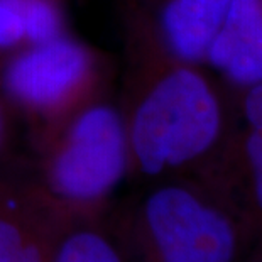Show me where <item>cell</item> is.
I'll return each mask as SVG.
<instances>
[{
	"mask_svg": "<svg viewBox=\"0 0 262 262\" xmlns=\"http://www.w3.org/2000/svg\"><path fill=\"white\" fill-rule=\"evenodd\" d=\"M114 73L108 54L70 31L0 61V90L32 144L110 93Z\"/></svg>",
	"mask_w": 262,
	"mask_h": 262,
	"instance_id": "cell-4",
	"label": "cell"
},
{
	"mask_svg": "<svg viewBox=\"0 0 262 262\" xmlns=\"http://www.w3.org/2000/svg\"><path fill=\"white\" fill-rule=\"evenodd\" d=\"M17 125L19 122L15 120L7 100L4 98L2 90H0V171L5 169L9 159L12 158Z\"/></svg>",
	"mask_w": 262,
	"mask_h": 262,
	"instance_id": "cell-11",
	"label": "cell"
},
{
	"mask_svg": "<svg viewBox=\"0 0 262 262\" xmlns=\"http://www.w3.org/2000/svg\"><path fill=\"white\" fill-rule=\"evenodd\" d=\"M66 0H0V61L70 32Z\"/></svg>",
	"mask_w": 262,
	"mask_h": 262,
	"instance_id": "cell-9",
	"label": "cell"
},
{
	"mask_svg": "<svg viewBox=\"0 0 262 262\" xmlns=\"http://www.w3.org/2000/svg\"><path fill=\"white\" fill-rule=\"evenodd\" d=\"M105 216L66 222L56 245L54 262H129Z\"/></svg>",
	"mask_w": 262,
	"mask_h": 262,
	"instance_id": "cell-10",
	"label": "cell"
},
{
	"mask_svg": "<svg viewBox=\"0 0 262 262\" xmlns=\"http://www.w3.org/2000/svg\"><path fill=\"white\" fill-rule=\"evenodd\" d=\"M26 172L0 171V262H54L64 224Z\"/></svg>",
	"mask_w": 262,
	"mask_h": 262,
	"instance_id": "cell-5",
	"label": "cell"
},
{
	"mask_svg": "<svg viewBox=\"0 0 262 262\" xmlns=\"http://www.w3.org/2000/svg\"><path fill=\"white\" fill-rule=\"evenodd\" d=\"M120 93L129 142V181L188 178L230 200L238 107L205 66L166 49L130 0H119Z\"/></svg>",
	"mask_w": 262,
	"mask_h": 262,
	"instance_id": "cell-1",
	"label": "cell"
},
{
	"mask_svg": "<svg viewBox=\"0 0 262 262\" xmlns=\"http://www.w3.org/2000/svg\"><path fill=\"white\" fill-rule=\"evenodd\" d=\"M159 42L186 63L203 66L230 0H130Z\"/></svg>",
	"mask_w": 262,
	"mask_h": 262,
	"instance_id": "cell-7",
	"label": "cell"
},
{
	"mask_svg": "<svg viewBox=\"0 0 262 262\" xmlns=\"http://www.w3.org/2000/svg\"><path fill=\"white\" fill-rule=\"evenodd\" d=\"M141 186L105 216L129 262H245L254 237L225 194L188 178Z\"/></svg>",
	"mask_w": 262,
	"mask_h": 262,
	"instance_id": "cell-2",
	"label": "cell"
},
{
	"mask_svg": "<svg viewBox=\"0 0 262 262\" xmlns=\"http://www.w3.org/2000/svg\"><path fill=\"white\" fill-rule=\"evenodd\" d=\"M24 171L46 202L71 219H100L129 181V142L117 98L92 100L31 144Z\"/></svg>",
	"mask_w": 262,
	"mask_h": 262,
	"instance_id": "cell-3",
	"label": "cell"
},
{
	"mask_svg": "<svg viewBox=\"0 0 262 262\" xmlns=\"http://www.w3.org/2000/svg\"><path fill=\"white\" fill-rule=\"evenodd\" d=\"M245 262H262V242L255 244L252 249H250L249 255L245 257Z\"/></svg>",
	"mask_w": 262,
	"mask_h": 262,
	"instance_id": "cell-12",
	"label": "cell"
},
{
	"mask_svg": "<svg viewBox=\"0 0 262 262\" xmlns=\"http://www.w3.org/2000/svg\"><path fill=\"white\" fill-rule=\"evenodd\" d=\"M237 107L230 196L255 245L262 242V83L237 93Z\"/></svg>",
	"mask_w": 262,
	"mask_h": 262,
	"instance_id": "cell-8",
	"label": "cell"
},
{
	"mask_svg": "<svg viewBox=\"0 0 262 262\" xmlns=\"http://www.w3.org/2000/svg\"><path fill=\"white\" fill-rule=\"evenodd\" d=\"M203 66L232 93L262 83V0H230Z\"/></svg>",
	"mask_w": 262,
	"mask_h": 262,
	"instance_id": "cell-6",
	"label": "cell"
}]
</instances>
